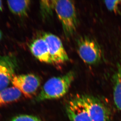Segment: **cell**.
<instances>
[{
	"label": "cell",
	"mask_w": 121,
	"mask_h": 121,
	"mask_svg": "<svg viewBox=\"0 0 121 121\" xmlns=\"http://www.w3.org/2000/svg\"><path fill=\"white\" fill-rule=\"evenodd\" d=\"M75 76L74 72L71 71L64 75L51 78L42 87L36 100L41 102L63 97L68 91Z\"/></svg>",
	"instance_id": "obj_1"
},
{
	"label": "cell",
	"mask_w": 121,
	"mask_h": 121,
	"mask_svg": "<svg viewBox=\"0 0 121 121\" xmlns=\"http://www.w3.org/2000/svg\"><path fill=\"white\" fill-rule=\"evenodd\" d=\"M54 10L62 24L66 38L71 37L78 27V19L73 1L68 0H53Z\"/></svg>",
	"instance_id": "obj_2"
},
{
	"label": "cell",
	"mask_w": 121,
	"mask_h": 121,
	"mask_svg": "<svg viewBox=\"0 0 121 121\" xmlns=\"http://www.w3.org/2000/svg\"><path fill=\"white\" fill-rule=\"evenodd\" d=\"M77 49L81 59L88 64H96L102 57V49L94 39L89 37H81L77 41Z\"/></svg>",
	"instance_id": "obj_3"
},
{
	"label": "cell",
	"mask_w": 121,
	"mask_h": 121,
	"mask_svg": "<svg viewBox=\"0 0 121 121\" xmlns=\"http://www.w3.org/2000/svg\"><path fill=\"white\" fill-rule=\"evenodd\" d=\"M80 96L92 121H110L109 110L102 101L90 95Z\"/></svg>",
	"instance_id": "obj_4"
},
{
	"label": "cell",
	"mask_w": 121,
	"mask_h": 121,
	"mask_svg": "<svg viewBox=\"0 0 121 121\" xmlns=\"http://www.w3.org/2000/svg\"><path fill=\"white\" fill-rule=\"evenodd\" d=\"M11 83L26 97L31 98L37 93L41 81L38 76L30 73L15 75Z\"/></svg>",
	"instance_id": "obj_5"
},
{
	"label": "cell",
	"mask_w": 121,
	"mask_h": 121,
	"mask_svg": "<svg viewBox=\"0 0 121 121\" xmlns=\"http://www.w3.org/2000/svg\"><path fill=\"white\" fill-rule=\"evenodd\" d=\"M42 37L48 44L53 64H62L69 60L68 55L58 37L48 32L43 33Z\"/></svg>",
	"instance_id": "obj_6"
},
{
	"label": "cell",
	"mask_w": 121,
	"mask_h": 121,
	"mask_svg": "<svg viewBox=\"0 0 121 121\" xmlns=\"http://www.w3.org/2000/svg\"><path fill=\"white\" fill-rule=\"evenodd\" d=\"M18 66L15 55H0V91L7 88L11 83Z\"/></svg>",
	"instance_id": "obj_7"
},
{
	"label": "cell",
	"mask_w": 121,
	"mask_h": 121,
	"mask_svg": "<svg viewBox=\"0 0 121 121\" xmlns=\"http://www.w3.org/2000/svg\"><path fill=\"white\" fill-rule=\"evenodd\" d=\"M66 112L70 121H92L80 95H77L69 101Z\"/></svg>",
	"instance_id": "obj_8"
},
{
	"label": "cell",
	"mask_w": 121,
	"mask_h": 121,
	"mask_svg": "<svg viewBox=\"0 0 121 121\" xmlns=\"http://www.w3.org/2000/svg\"><path fill=\"white\" fill-rule=\"evenodd\" d=\"M29 48L33 56L40 62L53 64L47 43L42 36L31 41Z\"/></svg>",
	"instance_id": "obj_9"
},
{
	"label": "cell",
	"mask_w": 121,
	"mask_h": 121,
	"mask_svg": "<svg viewBox=\"0 0 121 121\" xmlns=\"http://www.w3.org/2000/svg\"><path fill=\"white\" fill-rule=\"evenodd\" d=\"M113 99L117 108L121 112V56L113 76Z\"/></svg>",
	"instance_id": "obj_10"
},
{
	"label": "cell",
	"mask_w": 121,
	"mask_h": 121,
	"mask_svg": "<svg viewBox=\"0 0 121 121\" xmlns=\"http://www.w3.org/2000/svg\"><path fill=\"white\" fill-rule=\"evenodd\" d=\"M7 2L9 10L12 13L20 17L27 16L31 1L28 0H8Z\"/></svg>",
	"instance_id": "obj_11"
},
{
	"label": "cell",
	"mask_w": 121,
	"mask_h": 121,
	"mask_svg": "<svg viewBox=\"0 0 121 121\" xmlns=\"http://www.w3.org/2000/svg\"><path fill=\"white\" fill-rule=\"evenodd\" d=\"M22 93L15 87H8L0 91V107L18 100Z\"/></svg>",
	"instance_id": "obj_12"
},
{
	"label": "cell",
	"mask_w": 121,
	"mask_h": 121,
	"mask_svg": "<svg viewBox=\"0 0 121 121\" xmlns=\"http://www.w3.org/2000/svg\"><path fill=\"white\" fill-rule=\"evenodd\" d=\"M40 6L42 15L46 17V15H50L54 9L53 0H43L40 2Z\"/></svg>",
	"instance_id": "obj_13"
},
{
	"label": "cell",
	"mask_w": 121,
	"mask_h": 121,
	"mask_svg": "<svg viewBox=\"0 0 121 121\" xmlns=\"http://www.w3.org/2000/svg\"><path fill=\"white\" fill-rule=\"evenodd\" d=\"M10 121H42L40 118L34 116L22 114L15 117Z\"/></svg>",
	"instance_id": "obj_14"
},
{
	"label": "cell",
	"mask_w": 121,
	"mask_h": 121,
	"mask_svg": "<svg viewBox=\"0 0 121 121\" xmlns=\"http://www.w3.org/2000/svg\"><path fill=\"white\" fill-rule=\"evenodd\" d=\"M120 0H111L105 1V4L107 8L111 11L117 10L118 9V6L119 4Z\"/></svg>",
	"instance_id": "obj_15"
},
{
	"label": "cell",
	"mask_w": 121,
	"mask_h": 121,
	"mask_svg": "<svg viewBox=\"0 0 121 121\" xmlns=\"http://www.w3.org/2000/svg\"><path fill=\"white\" fill-rule=\"evenodd\" d=\"M2 1L0 0V12L2 11Z\"/></svg>",
	"instance_id": "obj_16"
},
{
	"label": "cell",
	"mask_w": 121,
	"mask_h": 121,
	"mask_svg": "<svg viewBox=\"0 0 121 121\" xmlns=\"http://www.w3.org/2000/svg\"><path fill=\"white\" fill-rule=\"evenodd\" d=\"M2 33L1 32V31L0 30V40L2 39Z\"/></svg>",
	"instance_id": "obj_17"
}]
</instances>
